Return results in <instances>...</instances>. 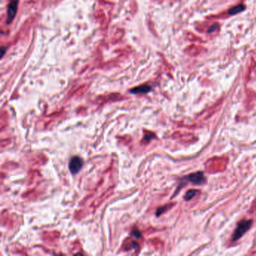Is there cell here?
Segmentation results:
<instances>
[{
  "label": "cell",
  "instance_id": "1",
  "mask_svg": "<svg viewBox=\"0 0 256 256\" xmlns=\"http://www.w3.org/2000/svg\"><path fill=\"white\" fill-rule=\"evenodd\" d=\"M252 221L251 220H243L240 222L238 223L237 227L235 229L234 233L232 236V240L236 241L237 239L241 237L248 230L250 229V226L252 225Z\"/></svg>",
  "mask_w": 256,
  "mask_h": 256
},
{
  "label": "cell",
  "instance_id": "2",
  "mask_svg": "<svg viewBox=\"0 0 256 256\" xmlns=\"http://www.w3.org/2000/svg\"><path fill=\"white\" fill-rule=\"evenodd\" d=\"M83 165V162L81 157L74 156L70 160L68 168L72 174H76L82 168Z\"/></svg>",
  "mask_w": 256,
  "mask_h": 256
},
{
  "label": "cell",
  "instance_id": "3",
  "mask_svg": "<svg viewBox=\"0 0 256 256\" xmlns=\"http://www.w3.org/2000/svg\"><path fill=\"white\" fill-rule=\"evenodd\" d=\"M186 179L195 185H202L206 182V179H205L204 173L201 171L191 173L187 177Z\"/></svg>",
  "mask_w": 256,
  "mask_h": 256
},
{
  "label": "cell",
  "instance_id": "4",
  "mask_svg": "<svg viewBox=\"0 0 256 256\" xmlns=\"http://www.w3.org/2000/svg\"><path fill=\"white\" fill-rule=\"evenodd\" d=\"M17 4L18 0H12L8 6V14H7V23L9 24L13 20L14 17L16 15L17 10Z\"/></svg>",
  "mask_w": 256,
  "mask_h": 256
},
{
  "label": "cell",
  "instance_id": "5",
  "mask_svg": "<svg viewBox=\"0 0 256 256\" xmlns=\"http://www.w3.org/2000/svg\"><path fill=\"white\" fill-rule=\"evenodd\" d=\"M151 90V87L148 85H141L140 86L134 88L133 89L131 90V93H134V94H137V93H147Z\"/></svg>",
  "mask_w": 256,
  "mask_h": 256
},
{
  "label": "cell",
  "instance_id": "6",
  "mask_svg": "<svg viewBox=\"0 0 256 256\" xmlns=\"http://www.w3.org/2000/svg\"><path fill=\"white\" fill-rule=\"evenodd\" d=\"M243 10H245L244 5H237V6L232 8L231 9H230V10L228 11V14H229L230 15H234V14H237L239 13V12H243Z\"/></svg>",
  "mask_w": 256,
  "mask_h": 256
},
{
  "label": "cell",
  "instance_id": "7",
  "mask_svg": "<svg viewBox=\"0 0 256 256\" xmlns=\"http://www.w3.org/2000/svg\"><path fill=\"white\" fill-rule=\"evenodd\" d=\"M196 194H197L196 190H195V189L189 190V191H188V192H186V194L185 199L186 201L191 200V199H192V198H193L196 195Z\"/></svg>",
  "mask_w": 256,
  "mask_h": 256
},
{
  "label": "cell",
  "instance_id": "8",
  "mask_svg": "<svg viewBox=\"0 0 256 256\" xmlns=\"http://www.w3.org/2000/svg\"><path fill=\"white\" fill-rule=\"evenodd\" d=\"M132 234L133 235L134 237H135L136 238H138V237H140V236H141V234H140V232L137 229H134V231H132Z\"/></svg>",
  "mask_w": 256,
  "mask_h": 256
},
{
  "label": "cell",
  "instance_id": "9",
  "mask_svg": "<svg viewBox=\"0 0 256 256\" xmlns=\"http://www.w3.org/2000/svg\"><path fill=\"white\" fill-rule=\"evenodd\" d=\"M217 28H218V24H217V23H216V24L213 25V26H212V27H210V29H208V32L209 33L213 32H214L215 30Z\"/></svg>",
  "mask_w": 256,
  "mask_h": 256
},
{
  "label": "cell",
  "instance_id": "10",
  "mask_svg": "<svg viewBox=\"0 0 256 256\" xmlns=\"http://www.w3.org/2000/svg\"><path fill=\"white\" fill-rule=\"evenodd\" d=\"M5 48L4 47H2V49H1V55H2V57L3 56L4 53H5Z\"/></svg>",
  "mask_w": 256,
  "mask_h": 256
}]
</instances>
